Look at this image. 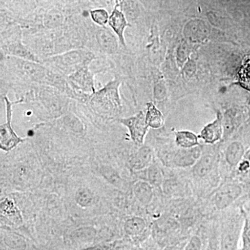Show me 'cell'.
Here are the masks:
<instances>
[{"label": "cell", "instance_id": "19", "mask_svg": "<svg viewBox=\"0 0 250 250\" xmlns=\"http://www.w3.org/2000/svg\"><path fill=\"white\" fill-rule=\"evenodd\" d=\"M146 121L149 127L154 129H160L165 124V118H164V115L153 103L147 104Z\"/></svg>", "mask_w": 250, "mask_h": 250}, {"label": "cell", "instance_id": "15", "mask_svg": "<svg viewBox=\"0 0 250 250\" xmlns=\"http://www.w3.org/2000/svg\"><path fill=\"white\" fill-rule=\"evenodd\" d=\"M246 152L244 146L241 143L233 141L229 145L225 150V161L231 168L237 167L239 163L243 160Z\"/></svg>", "mask_w": 250, "mask_h": 250}, {"label": "cell", "instance_id": "9", "mask_svg": "<svg viewBox=\"0 0 250 250\" xmlns=\"http://www.w3.org/2000/svg\"><path fill=\"white\" fill-rule=\"evenodd\" d=\"M209 29L202 21H192L187 24L184 31V38L189 43H203L208 39Z\"/></svg>", "mask_w": 250, "mask_h": 250}, {"label": "cell", "instance_id": "34", "mask_svg": "<svg viewBox=\"0 0 250 250\" xmlns=\"http://www.w3.org/2000/svg\"><path fill=\"white\" fill-rule=\"evenodd\" d=\"M82 250H103L102 248H99V247H93V248H87V249Z\"/></svg>", "mask_w": 250, "mask_h": 250}, {"label": "cell", "instance_id": "20", "mask_svg": "<svg viewBox=\"0 0 250 250\" xmlns=\"http://www.w3.org/2000/svg\"><path fill=\"white\" fill-rule=\"evenodd\" d=\"M1 215L6 216L13 223L16 225H20L22 223V215L21 211L18 209L14 200L9 198H4L1 202Z\"/></svg>", "mask_w": 250, "mask_h": 250}, {"label": "cell", "instance_id": "23", "mask_svg": "<svg viewBox=\"0 0 250 250\" xmlns=\"http://www.w3.org/2000/svg\"><path fill=\"white\" fill-rule=\"evenodd\" d=\"M144 170L146 182L150 184L153 187L158 188L162 187L164 184V174L157 164L152 162V164Z\"/></svg>", "mask_w": 250, "mask_h": 250}, {"label": "cell", "instance_id": "6", "mask_svg": "<svg viewBox=\"0 0 250 250\" xmlns=\"http://www.w3.org/2000/svg\"><path fill=\"white\" fill-rule=\"evenodd\" d=\"M243 192V188L240 184H225L215 191L212 199V203L217 210L226 209L242 196Z\"/></svg>", "mask_w": 250, "mask_h": 250}, {"label": "cell", "instance_id": "27", "mask_svg": "<svg viewBox=\"0 0 250 250\" xmlns=\"http://www.w3.org/2000/svg\"><path fill=\"white\" fill-rule=\"evenodd\" d=\"M90 16L94 22L100 26L106 25L109 20L107 11L103 9L93 10L90 12Z\"/></svg>", "mask_w": 250, "mask_h": 250}, {"label": "cell", "instance_id": "10", "mask_svg": "<svg viewBox=\"0 0 250 250\" xmlns=\"http://www.w3.org/2000/svg\"><path fill=\"white\" fill-rule=\"evenodd\" d=\"M3 49L6 55L9 57H17V58L24 59V60L31 61L41 62L35 54L26 47L21 42V40L14 39L12 41H8L3 45Z\"/></svg>", "mask_w": 250, "mask_h": 250}, {"label": "cell", "instance_id": "3", "mask_svg": "<svg viewBox=\"0 0 250 250\" xmlns=\"http://www.w3.org/2000/svg\"><path fill=\"white\" fill-rule=\"evenodd\" d=\"M4 100L6 107V121L4 124L0 125V148L4 152H10L22 143L24 139L18 136L11 125L13 105L19 102L11 103L9 98L6 96L4 97Z\"/></svg>", "mask_w": 250, "mask_h": 250}, {"label": "cell", "instance_id": "32", "mask_svg": "<svg viewBox=\"0 0 250 250\" xmlns=\"http://www.w3.org/2000/svg\"><path fill=\"white\" fill-rule=\"evenodd\" d=\"M166 89L161 83H158L154 88V97L156 100H161L165 98Z\"/></svg>", "mask_w": 250, "mask_h": 250}, {"label": "cell", "instance_id": "18", "mask_svg": "<svg viewBox=\"0 0 250 250\" xmlns=\"http://www.w3.org/2000/svg\"><path fill=\"white\" fill-rule=\"evenodd\" d=\"M175 143L179 147L188 149L197 147L200 145L199 136L192 131L188 130L174 131Z\"/></svg>", "mask_w": 250, "mask_h": 250}, {"label": "cell", "instance_id": "4", "mask_svg": "<svg viewBox=\"0 0 250 250\" xmlns=\"http://www.w3.org/2000/svg\"><path fill=\"white\" fill-rule=\"evenodd\" d=\"M66 79L75 93L81 94L86 100H89L90 97L96 92L94 82V74L90 70L89 65L82 67L67 76Z\"/></svg>", "mask_w": 250, "mask_h": 250}, {"label": "cell", "instance_id": "33", "mask_svg": "<svg viewBox=\"0 0 250 250\" xmlns=\"http://www.w3.org/2000/svg\"><path fill=\"white\" fill-rule=\"evenodd\" d=\"M164 250H179L175 246H167Z\"/></svg>", "mask_w": 250, "mask_h": 250}, {"label": "cell", "instance_id": "1", "mask_svg": "<svg viewBox=\"0 0 250 250\" xmlns=\"http://www.w3.org/2000/svg\"><path fill=\"white\" fill-rule=\"evenodd\" d=\"M95 59V54L90 51L78 49L52 56L44 62L49 68L67 77L85 65H90Z\"/></svg>", "mask_w": 250, "mask_h": 250}, {"label": "cell", "instance_id": "26", "mask_svg": "<svg viewBox=\"0 0 250 250\" xmlns=\"http://www.w3.org/2000/svg\"><path fill=\"white\" fill-rule=\"evenodd\" d=\"M100 172H101L104 178L106 179L108 183L115 186V187H120L121 186L122 181L121 176L114 169L112 168L109 166H103Z\"/></svg>", "mask_w": 250, "mask_h": 250}, {"label": "cell", "instance_id": "29", "mask_svg": "<svg viewBox=\"0 0 250 250\" xmlns=\"http://www.w3.org/2000/svg\"><path fill=\"white\" fill-rule=\"evenodd\" d=\"M182 73L184 74V76L188 77H193L195 75L197 71V65L195 62L191 59H189L187 63L184 65L182 68Z\"/></svg>", "mask_w": 250, "mask_h": 250}, {"label": "cell", "instance_id": "22", "mask_svg": "<svg viewBox=\"0 0 250 250\" xmlns=\"http://www.w3.org/2000/svg\"><path fill=\"white\" fill-rule=\"evenodd\" d=\"M146 220L141 217H131L125 221L124 229L126 234L130 236H136L141 234L146 230Z\"/></svg>", "mask_w": 250, "mask_h": 250}, {"label": "cell", "instance_id": "17", "mask_svg": "<svg viewBox=\"0 0 250 250\" xmlns=\"http://www.w3.org/2000/svg\"><path fill=\"white\" fill-rule=\"evenodd\" d=\"M241 231L242 228L239 225L226 230L220 239V250H238V244Z\"/></svg>", "mask_w": 250, "mask_h": 250}, {"label": "cell", "instance_id": "16", "mask_svg": "<svg viewBox=\"0 0 250 250\" xmlns=\"http://www.w3.org/2000/svg\"><path fill=\"white\" fill-rule=\"evenodd\" d=\"M133 192L136 200L142 205H149L154 198L153 187L146 181H137L133 186Z\"/></svg>", "mask_w": 250, "mask_h": 250}, {"label": "cell", "instance_id": "8", "mask_svg": "<svg viewBox=\"0 0 250 250\" xmlns=\"http://www.w3.org/2000/svg\"><path fill=\"white\" fill-rule=\"evenodd\" d=\"M202 155V151L200 146L188 149L180 148L172 156V165L179 168L193 167Z\"/></svg>", "mask_w": 250, "mask_h": 250}, {"label": "cell", "instance_id": "13", "mask_svg": "<svg viewBox=\"0 0 250 250\" xmlns=\"http://www.w3.org/2000/svg\"><path fill=\"white\" fill-rule=\"evenodd\" d=\"M98 47L108 55H113L118 52L119 43L116 36L111 31L103 29L98 31L96 36Z\"/></svg>", "mask_w": 250, "mask_h": 250}, {"label": "cell", "instance_id": "12", "mask_svg": "<svg viewBox=\"0 0 250 250\" xmlns=\"http://www.w3.org/2000/svg\"><path fill=\"white\" fill-rule=\"evenodd\" d=\"M108 24L114 31L118 37L120 43L124 47H126V42L125 39V31L128 24L124 14L116 6L113 9L111 16L108 20Z\"/></svg>", "mask_w": 250, "mask_h": 250}, {"label": "cell", "instance_id": "21", "mask_svg": "<svg viewBox=\"0 0 250 250\" xmlns=\"http://www.w3.org/2000/svg\"><path fill=\"white\" fill-rule=\"evenodd\" d=\"M75 200L77 205L82 208H89L96 202L95 193L91 189L87 187H81L75 194Z\"/></svg>", "mask_w": 250, "mask_h": 250}, {"label": "cell", "instance_id": "2", "mask_svg": "<svg viewBox=\"0 0 250 250\" xmlns=\"http://www.w3.org/2000/svg\"><path fill=\"white\" fill-rule=\"evenodd\" d=\"M121 82L118 79L111 81L101 89L97 90L88 100L93 109L106 116H115L121 111L120 96Z\"/></svg>", "mask_w": 250, "mask_h": 250}, {"label": "cell", "instance_id": "11", "mask_svg": "<svg viewBox=\"0 0 250 250\" xmlns=\"http://www.w3.org/2000/svg\"><path fill=\"white\" fill-rule=\"evenodd\" d=\"M152 149L149 146H143L139 147L137 152L130 156L129 164L130 167L134 171H141L147 168L153 162Z\"/></svg>", "mask_w": 250, "mask_h": 250}, {"label": "cell", "instance_id": "5", "mask_svg": "<svg viewBox=\"0 0 250 250\" xmlns=\"http://www.w3.org/2000/svg\"><path fill=\"white\" fill-rule=\"evenodd\" d=\"M119 123L129 130L131 141L138 147L144 145L145 139L147 134L149 126L146 121V114L141 111L134 116L117 120Z\"/></svg>", "mask_w": 250, "mask_h": 250}, {"label": "cell", "instance_id": "28", "mask_svg": "<svg viewBox=\"0 0 250 250\" xmlns=\"http://www.w3.org/2000/svg\"><path fill=\"white\" fill-rule=\"evenodd\" d=\"M223 129H224V139H226L228 136H229L233 132L234 129V120L231 113H225L223 115Z\"/></svg>", "mask_w": 250, "mask_h": 250}, {"label": "cell", "instance_id": "31", "mask_svg": "<svg viewBox=\"0 0 250 250\" xmlns=\"http://www.w3.org/2000/svg\"><path fill=\"white\" fill-rule=\"evenodd\" d=\"M237 170L239 173L246 174L250 172V161L243 157V160L237 166Z\"/></svg>", "mask_w": 250, "mask_h": 250}, {"label": "cell", "instance_id": "24", "mask_svg": "<svg viewBox=\"0 0 250 250\" xmlns=\"http://www.w3.org/2000/svg\"><path fill=\"white\" fill-rule=\"evenodd\" d=\"M241 211L244 220L241 234V248L238 250H250V216L243 208Z\"/></svg>", "mask_w": 250, "mask_h": 250}, {"label": "cell", "instance_id": "30", "mask_svg": "<svg viewBox=\"0 0 250 250\" xmlns=\"http://www.w3.org/2000/svg\"><path fill=\"white\" fill-rule=\"evenodd\" d=\"M202 241L201 238L197 236H193L190 238L185 247L184 250H202Z\"/></svg>", "mask_w": 250, "mask_h": 250}, {"label": "cell", "instance_id": "14", "mask_svg": "<svg viewBox=\"0 0 250 250\" xmlns=\"http://www.w3.org/2000/svg\"><path fill=\"white\" fill-rule=\"evenodd\" d=\"M215 155L211 154H206L202 155L196 164L192 167V175L197 179L205 178L209 175L214 168Z\"/></svg>", "mask_w": 250, "mask_h": 250}, {"label": "cell", "instance_id": "7", "mask_svg": "<svg viewBox=\"0 0 250 250\" xmlns=\"http://www.w3.org/2000/svg\"><path fill=\"white\" fill-rule=\"evenodd\" d=\"M223 114L220 111H217L216 118L214 121L204 126L202 129L200 139L203 140L207 144L213 145L221 141L224 136Z\"/></svg>", "mask_w": 250, "mask_h": 250}, {"label": "cell", "instance_id": "25", "mask_svg": "<svg viewBox=\"0 0 250 250\" xmlns=\"http://www.w3.org/2000/svg\"><path fill=\"white\" fill-rule=\"evenodd\" d=\"M189 44H190L189 42L186 41V42L181 43L177 47V52H176V59H177V65L181 69L190 59L192 49Z\"/></svg>", "mask_w": 250, "mask_h": 250}]
</instances>
